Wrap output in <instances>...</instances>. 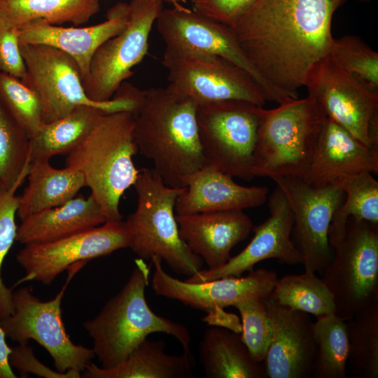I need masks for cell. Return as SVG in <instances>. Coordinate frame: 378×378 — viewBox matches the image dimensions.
I'll return each instance as SVG.
<instances>
[{"mask_svg": "<svg viewBox=\"0 0 378 378\" xmlns=\"http://www.w3.org/2000/svg\"><path fill=\"white\" fill-rule=\"evenodd\" d=\"M154 265L151 286L155 293L176 300L210 316L223 312V308L251 297H269L277 280L276 272L260 268L244 276H228L203 283H189L167 273L162 259L153 256Z\"/></svg>", "mask_w": 378, "mask_h": 378, "instance_id": "obj_17", "label": "cell"}, {"mask_svg": "<svg viewBox=\"0 0 378 378\" xmlns=\"http://www.w3.org/2000/svg\"><path fill=\"white\" fill-rule=\"evenodd\" d=\"M316 354L313 378H346L348 337L346 321L336 314L316 318L314 322Z\"/></svg>", "mask_w": 378, "mask_h": 378, "instance_id": "obj_32", "label": "cell"}, {"mask_svg": "<svg viewBox=\"0 0 378 378\" xmlns=\"http://www.w3.org/2000/svg\"><path fill=\"white\" fill-rule=\"evenodd\" d=\"M0 71L21 78L25 66L20 48L18 27L0 14Z\"/></svg>", "mask_w": 378, "mask_h": 378, "instance_id": "obj_40", "label": "cell"}, {"mask_svg": "<svg viewBox=\"0 0 378 378\" xmlns=\"http://www.w3.org/2000/svg\"><path fill=\"white\" fill-rule=\"evenodd\" d=\"M286 196L293 214L292 239L302 255L304 271L322 274L333 257L328 232L345 195L340 182L314 186L302 176L271 178Z\"/></svg>", "mask_w": 378, "mask_h": 378, "instance_id": "obj_13", "label": "cell"}, {"mask_svg": "<svg viewBox=\"0 0 378 378\" xmlns=\"http://www.w3.org/2000/svg\"><path fill=\"white\" fill-rule=\"evenodd\" d=\"M102 112L105 111L95 106L78 105L64 118L43 123L30 136V163L69 153L86 136Z\"/></svg>", "mask_w": 378, "mask_h": 378, "instance_id": "obj_28", "label": "cell"}, {"mask_svg": "<svg viewBox=\"0 0 378 378\" xmlns=\"http://www.w3.org/2000/svg\"><path fill=\"white\" fill-rule=\"evenodd\" d=\"M162 1H165L169 4H172L174 7H176V8H181L183 6L182 5V3L186 2L185 0H162Z\"/></svg>", "mask_w": 378, "mask_h": 378, "instance_id": "obj_43", "label": "cell"}, {"mask_svg": "<svg viewBox=\"0 0 378 378\" xmlns=\"http://www.w3.org/2000/svg\"><path fill=\"white\" fill-rule=\"evenodd\" d=\"M162 64L168 71L167 87L197 106L241 100L262 106L267 101L262 85L249 72L218 55L164 50Z\"/></svg>", "mask_w": 378, "mask_h": 378, "instance_id": "obj_11", "label": "cell"}, {"mask_svg": "<svg viewBox=\"0 0 378 378\" xmlns=\"http://www.w3.org/2000/svg\"><path fill=\"white\" fill-rule=\"evenodd\" d=\"M30 136L0 100V190H16L27 176Z\"/></svg>", "mask_w": 378, "mask_h": 378, "instance_id": "obj_33", "label": "cell"}, {"mask_svg": "<svg viewBox=\"0 0 378 378\" xmlns=\"http://www.w3.org/2000/svg\"><path fill=\"white\" fill-rule=\"evenodd\" d=\"M99 1L0 0V14L17 27L38 19L55 25H80L99 11Z\"/></svg>", "mask_w": 378, "mask_h": 378, "instance_id": "obj_29", "label": "cell"}, {"mask_svg": "<svg viewBox=\"0 0 378 378\" xmlns=\"http://www.w3.org/2000/svg\"><path fill=\"white\" fill-rule=\"evenodd\" d=\"M86 262H78L67 269L65 284L50 300H40L26 287L13 291V312L0 320V326L13 341L27 344L34 340L44 347L60 372L74 370L82 373L95 356L92 349L71 340L62 318L61 304L66 287Z\"/></svg>", "mask_w": 378, "mask_h": 378, "instance_id": "obj_10", "label": "cell"}, {"mask_svg": "<svg viewBox=\"0 0 378 378\" xmlns=\"http://www.w3.org/2000/svg\"><path fill=\"white\" fill-rule=\"evenodd\" d=\"M9 363L23 377L29 373L45 378H80L81 373L74 370L65 372L54 370L41 363L34 355L32 348L27 344H18L11 348Z\"/></svg>", "mask_w": 378, "mask_h": 378, "instance_id": "obj_41", "label": "cell"}, {"mask_svg": "<svg viewBox=\"0 0 378 378\" xmlns=\"http://www.w3.org/2000/svg\"><path fill=\"white\" fill-rule=\"evenodd\" d=\"M340 0H258L233 27L260 76L292 99L314 64L331 52V26Z\"/></svg>", "mask_w": 378, "mask_h": 378, "instance_id": "obj_1", "label": "cell"}, {"mask_svg": "<svg viewBox=\"0 0 378 378\" xmlns=\"http://www.w3.org/2000/svg\"><path fill=\"white\" fill-rule=\"evenodd\" d=\"M162 340L146 338L120 364L99 368L90 363L81 373L88 378H186L192 377V354L169 355Z\"/></svg>", "mask_w": 378, "mask_h": 378, "instance_id": "obj_25", "label": "cell"}, {"mask_svg": "<svg viewBox=\"0 0 378 378\" xmlns=\"http://www.w3.org/2000/svg\"><path fill=\"white\" fill-rule=\"evenodd\" d=\"M27 176L28 185L18 197L16 213L21 220L66 203L85 186L80 172L68 167L55 169L49 160L31 162Z\"/></svg>", "mask_w": 378, "mask_h": 378, "instance_id": "obj_27", "label": "cell"}, {"mask_svg": "<svg viewBox=\"0 0 378 378\" xmlns=\"http://www.w3.org/2000/svg\"><path fill=\"white\" fill-rule=\"evenodd\" d=\"M265 186H244L233 177L206 164L187 179L176 198V215L206 211L244 210L257 207L267 199Z\"/></svg>", "mask_w": 378, "mask_h": 378, "instance_id": "obj_23", "label": "cell"}, {"mask_svg": "<svg viewBox=\"0 0 378 378\" xmlns=\"http://www.w3.org/2000/svg\"><path fill=\"white\" fill-rule=\"evenodd\" d=\"M339 182L345 197L335 212L329 228L328 239L332 249L343 238L349 218L378 224V181L372 173L363 172Z\"/></svg>", "mask_w": 378, "mask_h": 378, "instance_id": "obj_30", "label": "cell"}, {"mask_svg": "<svg viewBox=\"0 0 378 378\" xmlns=\"http://www.w3.org/2000/svg\"><path fill=\"white\" fill-rule=\"evenodd\" d=\"M185 1H186L187 0H185Z\"/></svg>", "mask_w": 378, "mask_h": 378, "instance_id": "obj_46", "label": "cell"}, {"mask_svg": "<svg viewBox=\"0 0 378 378\" xmlns=\"http://www.w3.org/2000/svg\"><path fill=\"white\" fill-rule=\"evenodd\" d=\"M363 172H378V149L370 147L326 116L304 178L322 186Z\"/></svg>", "mask_w": 378, "mask_h": 378, "instance_id": "obj_20", "label": "cell"}, {"mask_svg": "<svg viewBox=\"0 0 378 378\" xmlns=\"http://www.w3.org/2000/svg\"><path fill=\"white\" fill-rule=\"evenodd\" d=\"M126 27L103 43L94 53L83 79L88 97L96 102L111 100L133 67L148 54L154 22L163 10L162 0H132Z\"/></svg>", "mask_w": 378, "mask_h": 378, "instance_id": "obj_12", "label": "cell"}, {"mask_svg": "<svg viewBox=\"0 0 378 378\" xmlns=\"http://www.w3.org/2000/svg\"><path fill=\"white\" fill-rule=\"evenodd\" d=\"M241 318L242 341L252 358L263 363L272 337V324L263 298L251 297L234 303Z\"/></svg>", "mask_w": 378, "mask_h": 378, "instance_id": "obj_37", "label": "cell"}, {"mask_svg": "<svg viewBox=\"0 0 378 378\" xmlns=\"http://www.w3.org/2000/svg\"><path fill=\"white\" fill-rule=\"evenodd\" d=\"M130 243L125 222L118 220L57 240L26 244L16 255L25 275L15 285L34 280L48 286L73 264L108 255Z\"/></svg>", "mask_w": 378, "mask_h": 378, "instance_id": "obj_15", "label": "cell"}, {"mask_svg": "<svg viewBox=\"0 0 378 378\" xmlns=\"http://www.w3.org/2000/svg\"><path fill=\"white\" fill-rule=\"evenodd\" d=\"M176 219L181 238L209 270L225 264L232 249L246 239L253 227L244 210L176 214Z\"/></svg>", "mask_w": 378, "mask_h": 378, "instance_id": "obj_22", "label": "cell"}, {"mask_svg": "<svg viewBox=\"0 0 378 378\" xmlns=\"http://www.w3.org/2000/svg\"><path fill=\"white\" fill-rule=\"evenodd\" d=\"M193 10L233 28L258 0H192Z\"/></svg>", "mask_w": 378, "mask_h": 378, "instance_id": "obj_39", "label": "cell"}, {"mask_svg": "<svg viewBox=\"0 0 378 378\" xmlns=\"http://www.w3.org/2000/svg\"><path fill=\"white\" fill-rule=\"evenodd\" d=\"M16 190H0V320L13 312L12 288L4 284L1 267L6 255L16 239L15 215L18 196Z\"/></svg>", "mask_w": 378, "mask_h": 378, "instance_id": "obj_38", "label": "cell"}, {"mask_svg": "<svg viewBox=\"0 0 378 378\" xmlns=\"http://www.w3.org/2000/svg\"><path fill=\"white\" fill-rule=\"evenodd\" d=\"M6 333L0 326V378H16L9 363L11 348L6 342Z\"/></svg>", "mask_w": 378, "mask_h": 378, "instance_id": "obj_42", "label": "cell"}, {"mask_svg": "<svg viewBox=\"0 0 378 378\" xmlns=\"http://www.w3.org/2000/svg\"><path fill=\"white\" fill-rule=\"evenodd\" d=\"M199 358L207 378H267L262 363L255 361L241 335L225 328L205 330Z\"/></svg>", "mask_w": 378, "mask_h": 378, "instance_id": "obj_26", "label": "cell"}, {"mask_svg": "<svg viewBox=\"0 0 378 378\" xmlns=\"http://www.w3.org/2000/svg\"><path fill=\"white\" fill-rule=\"evenodd\" d=\"M331 53L349 74L378 92V52L360 38L346 35L333 38Z\"/></svg>", "mask_w": 378, "mask_h": 378, "instance_id": "obj_35", "label": "cell"}, {"mask_svg": "<svg viewBox=\"0 0 378 378\" xmlns=\"http://www.w3.org/2000/svg\"><path fill=\"white\" fill-rule=\"evenodd\" d=\"M265 109L226 100L197 106L202 151L207 164L231 176L251 180L258 129Z\"/></svg>", "mask_w": 378, "mask_h": 378, "instance_id": "obj_8", "label": "cell"}, {"mask_svg": "<svg viewBox=\"0 0 378 378\" xmlns=\"http://www.w3.org/2000/svg\"><path fill=\"white\" fill-rule=\"evenodd\" d=\"M0 100L31 136L43 124L36 94L20 78L0 71Z\"/></svg>", "mask_w": 378, "mask_h": 378, "instance_id": "obj_36", "label": "cell"}, {"mask_svg": "<svg viewBox=\"0 0 378 378\" xmlns=\"http://www.w3.org/2000/svg\"><path fill=\"white\" fill-rule=\"evenodd\" d=\"M25 66L20 80L37 96L43 123L57 120L78 105L97 107L106 113H135L141 90L122 85L113 99L96 102L86 95L79 67L66 52L50 46L20 42Z\"/></svg>", "mask_w": 378, "mask_h": 378, "instance_id": "obj_6", "label": "cell"}, {"mask_svg": "<svg viewBox=\"0 0 378 378\" xmlns=\"http://www.w3.org/2000/svg\"><path fill=\"white\" fill-rule=\"evenodd\" d=\"M270 297L280 305L314 315L335 314L333 296L321 278L304 271L277 279Z\"/></svg>", "mask_w": 378, "mask_h": 378, "instance_id": "obj_31", "label": "cell"}, {"mask_svg": "<svg viewBox=\"0 0 378 378\" xmlns=\"http://www.w3.org/2000/svg\"><path fill=\"white\" fill-rule=\"evenodd\" d=\"M270 217L253 226L254 236L239 253L223 265L213 270L202 269L185 281L203 283L218 278L239 276L253 270L254 266L267 259H277L281 263L302 264V258L292 239L293 214L282 190L276 186L268 200Z\"/></svg>", "mask_w": 378, "mask_h": 378, "instance_id": "obj_18", "label": "cell"}, {"mask_svg": "<svg viewBox=\"0 0 378 378\" xmlns=\"http://www.w3.org/2000/svg\"><path fill=\"white\" fill-rule=\"evenodd\" d=\"M352 374L378 377V302L346 321Z\"/></svg>", "mask_w": 378, "mask_h": 378, "instance_id": "obj_34", "label": "cell"}, {"mask_svg": "<svg viewBox=\"0 0 378 378\" xmlns=\"http://www.w3.org/2000/svg\"><path fill=\"white\" fill-rule=\"evenodd\" d=\"M358 1H362V2H367V1H369V0H358Z\"/></svg>", "mask_w": 378, "mask_h": 378, "instance_id": "obj_45", "label": "cell"}, {"mask_svg": "<svg viewBox=\"0 0 378 378\" xmlns=\"http://www.w3.org/2000/svg\"><path fill=\"white\" fill-rule=\"evenodd\" d=\"M196 112L193 101L158 87L144 90L134 113L138 150L153 162V170L169 187L185 188L188 178L207 164Z\"/></svg>", "mask_w": 378, "mask_h": 378, "instance_id": "obj_2", "label": "cell"}, {"mask_svg": "<svg viewBox=\"0 0 378 378\" xmlns=\"http://www.w3.org/2000/svg\"><path fill=\"white\" fill-rule=\"evenodd\" d=\"M272 324V337L263 361L269 378L312 377L316 342L309 314L263 299Z\"/></svg>", "mask_w": 378, "mask_h": 378, "instance_id": "obj_19", "label": "cell"}, {"mask_svg": "<svg viewBox=\"0 0 378 378\" xmlns=\"http://www.w3.org/2000/svg\"><path fill=\"white\" fill-rule=\"evenodd\" d=\"M137 205L125 221L130 237V248L144 260L158 256L176 273L192 276L204 261L179 235L175 204L184 188L164 184L153 169H140L134 183Z\"/></svg>", "mask_w": 378, "mask_h": 378, "instance_id": "obj_5", "label": "cell"}, {"mask_svg": "<svg viewBox=\"0 0 378 378\" xmlns=\"http://www.w3.org/2000/svg\"><path fill=\"white\" fill-rule=\"evenodd\" d=\"M128 18L129 4L120 2L108 10L105 21L89 27H66L34 20L18 27L20 42L48 45L66 52L77 63L83 80L97 49L121 32Z\"/></svg>", "mask_w": 378, "mask_h": 378, "instance_id": "obj_21", "label": "cell"}, {"mask_svg": "<svg viewBox=\"0 0 378 378\" xmlns=\"http://www.w3.org/2000/svg\"><path fill=\"white\" fill-rule=\"evenodd\" d=\"M15 241L24 245L57 240L99 226L106 221L90 195H76L66 203L35 213L21 220Z\"/></svg>", "mask_w": 378, "mask_h": 378, "instance_id": "obj_24", "label": "cell"}, {"mask_svg": "<svg viewBox=\"0 0 378 378\" xmlns=\"http://www.w3.org/2000/svg\"><path fill=\"white\" fill-rule=\"evenodd\" d=\"M321 276L344 321L378 302V224L349 218Z\"/></svg>", "mask_w": 378, "mask_h": 378, "instance_id": "obj_9", "label": "cell"}, {"mask_svg": "<svg viewBox=\"0 0 378 378\" xmlns=\"http://www.w3.org/2000/svg\"><path fill=\"white\" fill-rule=\"evenodd\" d=\"M326 116L309 95L265 109L254 152L253 176L304 177Z\"/></svg>", "mask_w": 378, "mask_h": 378, "instance_id": "obj_7", "label": "cell"}, {"mask_svg": "<svg viewBox=\"0 0 378 378\" xmlns=\"http://www.w3.org/2000/svg\"><path fill=\"white\" fill-rule=\"evenodd\" d=\"M342 4H344L347 0H340Z\"/></svg>", "mask_w": 378, "mask_h": 378, "instance_id": "obj_44", "label": "cell"}, {"mask_svg": "<svg viewBox=\"0 0 378 378\" xmlns=\"http://www.w3.org/2000/svg\"><path fill=\"white\" fill-rule=\"evenodd\" d=\"M304 87L327 117L358 140L370 147L378 141V92L346 71L331 52L311 68Z\"/></svg>", "mask_w": 378, "mask_h": 378, "instance_id": "obj_14", "label": "cell"}, {"mask_svg": "<svg viewBox=\"0 0 378 378\" xmlns=\"http://www.w3.org/2000/svg\"><path fill=\"white\" fill-rule=\"evenodd\" d=\"M152 262L135 260V267L122 289L100 312L83 326L93 340L92 350L102 368H111L124 361L148 336L163 332L174 337L183 353L191 354V335L184 325L155 313L148 306L145 290Z\"/></svg>", "mask_w": 378, "mask_h": 378, "instance_id": "obj_3", "label": "cell"}, {"mask_svg": "<svg viewBox=\"0 0 378 378\" xmlns=\"http://www.w3.org/2000/svg\"><path fill=\"white\" fill-rule=\"evenodd\" d=\"M156 22L165 50L218 55L249 72L262 85L267 101L281 104L291 99L260 76L246 57L231 27L185 6L163 9Z\"/></svg>", "mask_w": 378, "mask_h": 378, "instance_id": "obj_16", "label": "cell"}, {"mask_svg": "<svg viewBox=\"0 0 378 378\" xmlns=\"http://www.w3.org/2000/svg\"><path fill=\"white\" fill-rule=\"evenodd\" d=\"M134 127L132 112H102L65 160V167L82 174L106 221L122 220L120 198L139 174L133 161L139 151Z\"/></svg>", "mask_w": 378, "mask_h": 378, "instance_id": "obj_4", "label": "cell"}]
</instances>
